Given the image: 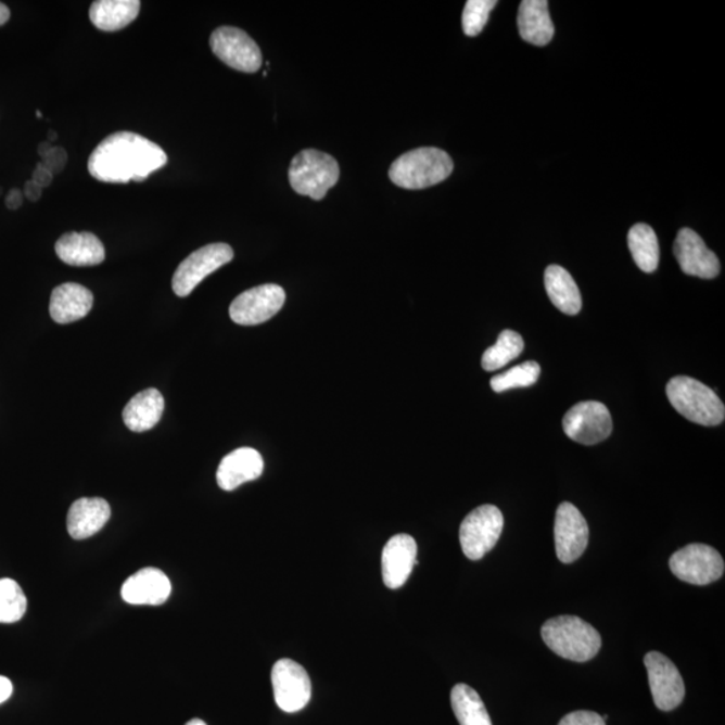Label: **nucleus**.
Returning a JSON list of instances; mask_svg holds the SVG:
<instances>
[{"instance_id": "obj_1", "label": "nucleus", "mask_w": 725, "mask_h": 725, "mask_svg": "<svg viewBox=\"0 0 725 725\" xmlns=\"http://www.w3.org/2000/svg\"><path fill=\"white\" fill-rule=\"evenodd\" d=\"M168 156L161 145L133 132H116L98 145L89 157L92 178L104 183L144 181L163 168Z\"/></svg>"}, {"instance_id": "obj_2", "label": "nucleus", "mask_w": 725, "mask_h": 725, "mask_svg": "<svg viewBox=\"0 0 725 725\" xmlns=\"http://www.w3.org/2000/svg\"><path fill=\"white\" fill-rule=\"evenodd\" d=\"M542 637L555 654L574 662L593 660L602 647L597 628L575 615L555 616L544 622Z\"/></svg>"}, {"instance_id": "obj_3", "label": "nucleus", "mask_w": 725, "mask_h": 725, "mask_svg": "<svg viewBox=\"0 0 725 725\" xmlns=\"http://www.w3.org/2000/svg\"><path fill=\"white\" fill-rule=\"evenodd\" d=\"M455 168L451 157L434 147L412 150L391 164L389 177L406 190H423L450 177Z\"/></svg>"}, {"instance_id": "obj_4", "label": "nucleus", "mask_w": 725, "mask_h": 725, "mask_svg": "<svg viewBox=\"0 0 725 725\" xmlns=\"http://www.w3.org/2000/svg\"><path fill=\"white\" fill-rule=\"evenodd\" d=\"M667 399L679 415L701 427L724 422L725 407L715 391L689 377L672 378L666 386Z\"/></svg>"}, {"instance_id": "obj_5", "label": "nucleus", "mask_w": 725, "mask_h": 725, "mask_svg": "<svg viewBox=\"0 0 725 725\" xmlns=\"http://www.w3.org/2000/svg\"><path fill=\"white\" fill-rule=\"evenodd\" d=\"M339 178L340 168L335 158L317 150L300 152L289 167L292 189L314 201H321Z\"/></svg>"}, {"instance_id": "obj_6", "label": "nucleus", "mask_w": 725, "mask_h": 725, "mask_svg": "<svg viewBox=\"0 0 725 725\" xmlns=\"http://www.w3.org/2000/svg\"><path fill=\"white\" fill-rule=\"evenodd\" d=\"M670 568L677 580L705 586L721 580L725 565L722 555L715 548L695 543L674 552Z\"/></svg>"}, {"instance_id": "obj_7", "label": "nucleus", "mask_w": 725, "mask_h": 725, "mask_svg": "<svg viewBox=\"0 0 725 725\" xmlns=\"http://www.w3.org/2000/svg\"><path fill=\"white\" fill-rule=\"evenodd\" d=\"M504 517L495 506H481L463 519L460 529V543L463 554L470 560H480L492 551L500 539Z\"/></svg>"}, {"instance_id": "obj_8", "label": "nucleus", "mask_w": 725, "mask_h": 725, "mask_svg": "<svg viewBox=\"0 0 725 725\" xmlns=\"http://www.w3.org/2000/svg\"><path fill=\"white\" fill-rule=\"evenodd\" d=\"M234 258V252L228 243H212L198 249L178 266L173 277V289L179 297L190 296L207 276L222 268Z\"/></svg>"}, {"instance_id": "obj_9", "label": "nucleus", "mask_w": 725, "mask_h": 725, "mask_svg": "<svg viewBox=\"0 0 725 725\" xmlns=\"http://www.w3.org/2000/svg\"><path fill=\"white\" fill-rule=\"evenodd\" d=\"M213 53L231 69L256 73L263 66V53L254 39L238 27H218L209 37Z\"/></svg>"}, {"instance_id": "obj_10", "label": "nucleus", "mask_w": 725, "mask_h": 725, "mask_svg": "<svg viewBox=\"0 0 725 725\" xmlns=\"http://www.w3.org/2000/svg\"><path fill=\"white\" fill-rule=\"evenodd\" d=\"M563 430L572 441L582 445H597L613 432V419L608 407L600 402L576 404L563 418Z\"/></svg>"}, {"instance_id": "obj_11", "label": "nucleus", "mask_w": 725, "mask_h": 725, "mask_svg": "<svg viewBox=\"0 0 725 725\" xmlns=\"http://www.w3.org/2000/svg\"><path fill=\"white\" fill-rule=\"evenodd\" d=\"M285 291L276 284L249 289L230 305L231 320L240 326H257L279 314L285 303Z\"/></svg>"}, {"instance_id": "obj_12", "label": "nucleus", "mask_w": 725, "mask_h": 725, "mask_svg": "<svg viewBox=\"0 0 725 725\" xmlns=\"http://www.w3.org/2000/svg\"><path fill=\"white\" fill-rule=\"evenodd\" d=\"M276 704L280 710L294 713L302 711L310 701L311 683L307 671L296 661L282 659L271 671Z\"/></svg>"}, {"instance_id": "obj_13", "label": "nucleus", "mask_w": 725, "mask_h": 725, "mask_svg": "<svg viewBox=\"0 0 725 725\" xmlns=\"http://www.w3.org/2000/svg\"><path fill=\"white\" fill-rule=\"evenodd\" d=\"M644 662L656 707L661 711H673L685 698V684L677 666L659 651H649Z\"/></svg>"}, {"instance_id": "obj_14", "label": "nucleus", "mask_w": 725, "mask_h": 725, "mask_svg": "<svg viewBox=\"0 0 725 725\" xmlns=\"http://www.w3.org/2000/svg\"><path fill=\"white\" fill-rule=\"evenodd\" d=\"M587 521L574 504H560L555 518V548L562 563H572L586 551L588 544Z\"/></svg>"}, {"instance_id": "obj_15", "label": "nucleus", "mask_w": 725, "mask_h": 725, "mask_svg": "<svg viewBox=\"0 0 725 725\" xmlns=\"http://www.w3.org/2000/svg\"><path fill=\"white\" fill-rule=\"evenodd\" d=\"M674 257L685 275L712 280L721 274L716 254L705 246L702 238L690 229L678 231L674 242Z\"/></svg>"}, {"instance_id": "obj_16", "label": "nucleus", "mask_w": 725, "mask_h": 725, "mask_svg": "<svg viewBox=\"0 0 725 725\" xmlns=\"http://www.w3.org/2000/svg\"><path fill=\"white\" fill-rule=\"evenodd\" d=\"M418 547L415 537L399 534L391 537L382 552V575L389 588H399L418 564Z\"/></svg>"}, {"instance_id": "obj_17", "label": "nucleus", "mask_w": 725, "mask_h": 725, "mask_svg": "<svg viewBox=\"0 0 725 725\" xmlns=\"http://www.w3.org/2000/svg\"><path fill=\"white\" fill-rule=\"evenodd\" d=\"M171 594V582L157 569H143L128 577L122 587V597L129 605L158 606Z\"/></svg>"}, {"instance_id": "obj_18", "label": "nucleus", "mask_w": 725, "mask_h": 725, "mask_svg": "<svg viewBox=\"0 0 725 725\" xmlns=\"http://www.w3.org/2000/svg\"><path fill=\"white\" fill-rule=\"evenodd\" d=\"M263 472V456L252 447H240L220 461L217 483L220 489L230 492L249 481L257 480Z\"/></svg>"}, {"instance_id": "obj_19", "label": "nucleus", "mask_w": 725, "mask_h": 725, "mask_svg": "<svg viewBox=\"0 0 725 725\" xmlns=\"http://www.w3.org/2000/svg\"><path fill=\"white\" fill-rule=\"evenodd\" d=\"M110 518L111 507L104 498H79L67 513V532L73 539H88L103 530Z\"/></svg>"}, {"instance_id": "obj_20", "label": "nucleus", "mask_w": 725, "mask_h": 725, "mask_svg": "<svg viewBox=\"0 0 725 725\" xmlns=\"http://www.w3.org/2000/svg\"><path fill=\"white\" fill-rule=\"evenodd\" d=\"M92 308L93 293L76 282L56 287L50 298V315L59 325L81 320Z\"/></svg>"}, {"instance_id": "obj_21", "label": "nucleus", "mask_w": 725, "mask_h": 725, "mask_svg": "<svg viewBox=\"0 0 725 725\" xmlns=\"http://www.w3.org/2000/svg\"><path fill=\"white\" fill-rule=\"evenodd\" d=\"M56 256L71 266H96L104 263L103 242L92 233L71 231L55 243Z\"/></svg>"}, {"instance_id": "obj_22", "label": "nucleus", "mask_w": 725, "mask_h": 725, "mask_svg": "<svg viewBox=\"0 0 725 725\" xmlns=\"http://www.w3.org/2000/svg\"><path fill=\"white\" fill-rule=\"evenodd\" d=\"M518 25L520 36L525 42L535 44V47H546L552 41L555 27L546 0L521 2Z\"/></svg>"}, {"instance_id": "obj_23", "label": "nucleus", "mask_w": 725, "mask_h": 725, "mask_svg": "<svg viewBox=\"0 0 725 725\" xmlns=\"http://www.w3.org/2000/svg\"><path fill=\"white\" fill-rule=\"evenodd\" d=\"M164 398L161 391L149 389L136 394L123 411L124 423L135 433L155 428L163 416Z\"/></svg>"}, {"instance_id": "obj_24", "label": "nucleus", "mask_w": 725, "mask_h": 725, "mask_svg": "<svg viewBox=\"0 0 725 725\" xmlns=\"http://www.w3.org/2000/svg\"><path fill=\"white\" fill-rule=\"evenodd\" d=\"M544 284L555 307L565 315L580 314L582 309L580 288L568 270L559 265L548 266L544 275Z\"/></svg>"}, {"instance_id": "obj_25", "label": "nucleus", "mask_w": 725, "mask_h": 725, "mask_svg": "<svg viewBox=\"0 0 725 725\" xmlns=\"http://www.w3.org/2000/svg\"><path fill=\"white\" fill-rule=\"evenodd\" d=\"M139 0H98L90 5L89 18L103 31H118L138 18Z\"/></svg>"}, {"instance_id": "obj_26", "label": "nucleus", "mask_w": 725, "mask_h": 725, "mask_svg": "<svg viewBox=\"0 0 725 725\" xmlns=\"http://www.w3.org/2000/svg\"><path fill=\"white\" fill-rule=\"evenodd\" d=\"M627 243L634 263L645 274H653L659 268V240H657L656 231L649 225L638 224L633 226L628 231Z\"/></svg>"}, {"instance_id": "obj_27", "label": "nucleus", "mask_w": 725, "mask_h": 725, "mask_svg": "<svg viewBox=\"0 0 725 725\" xmlns=\"http://www.w3.org/2000/svg\"><path fill=\"white\" fill-rule=\"evenodd\" d=\"M453 711L460 725H492L480 695L467 684H457L450 695Z\"/></svg>"}, {"instance_id": "obj_28", "label": "nucleus", "mask_w": 725, "mask_h": 725, "mask_svg": "<svg viewBox=\"0 0 725 725\" xmlns=\"http://www.w3.org/2000/svg\"><path fill=\"white\" fill-rule=\"evenodd\" d=\"M524 349V340L518 332L506 330L500 333L497 343L485 351L483 355V368L492 372L506 367L508 362L519 358Z\"/></svg>"}, {"instance_id": "obj_29", "label": "nucleus", "mask_w": 725, "mask_h": 725, "mask_svg": "<svg viewBox=\"0 0 725 725\" xmlns=\"http://www.w3.org/2000/svg\"><path fill=\"white\" fill-rule=\"evenodd\" d=\"M539 377L540 366L534 360L524 361L511 368V370L493 377L491 387L495 393H504V391L512 389L530 387L539 381Z\"/></svg>"}, {"instance_id": "obj_30", "label": "nucleus", "mask_w": 725, "mask_h": 725, "mask_svg": "<svg viewBox=\"0 0 725 725\" xmlns=\"http://www.w3.org/2000/svg\"><path fill=\"white\" fill-rule=\"evenodd\" d=\"M27 598L18 583L10 577L0 580V623H14L24 619Z\"/></svg>"}, {"instance_id": "obj_31", "label": "nucleus", "mask_w": 725, "mask_h": 725, "mask_svg": "<svg viewBox=\"0 0 725 725\" xmlns=\"http://www.w3.org/2000/svg\"><path fill=\"white\" fill-rule=\"evenodd\" d=\"M496 0H469L462 13V28L468 37L479 36L489 20Z\"/></svg>"}, {"instance_id": "obj_32", "label": "nucleus", "mask_w": 725, "mask_h": 725, "mask_svg": "<svg viewBox=\"0 0 725 725\" xmlns=\"http://www.w3.org/2000/svg\"><path fill=\"white\" fill-rule=\"evenodd\" d=\"M559 725H606L602 716L592 711H576L565 715Z\"/></svg>"}, {"instance_id": "obj_33", "label": "nucleus", "mask_w": 725, "mask_h": 725, "mask_svg": "<svg viewBox=\"0 0 725 725\" xmlns=\"http://www.w3.org/2000/svg\"><path fill=\"white\" fill-rule=\"evenodd\" d=\"M67 152L61 147H53L52 151L42 158V164L53 175L64 171L67 164Z\"/></svg>"}, {"instance_id": "obj_34", "label": "nucleus", "mask_w": 725, "mask_h": 725, "mask_svg": "<svg viewBox=\"0 0 725 725\" xmlns=\"http://www.w3.org/2000/svg\"><path fill=\"white\" fill-rule=\"evenodd\" d=\"M53 178L54 175L50 173L42 163H38L36 169H34L31 180L34 183H37L39 187L44 189V187L52 185Z\"/></svg>"}, {"instance_id": "obj_35", "label": "nucleus", "mask_w": 725, "mask_h": 725, "mask_svg": "<svg viewBox=\"0 0 725 725\" xmlns=\"http://www.w3.org/2000/svg\"><path fill=\"white\" fill-rule=\"evenodd\" d=\"M25 201V195L24 191H21L20 189H13L9 192L8 195H5V207L9 209H18L22 205H24Z\"/></svg>"}, {"instance_id": "obj_36", "label": "nucleus", "mask_w": 725, "mask_h": 725, "mask_svg": "<svg viewBox=\"0 0 725 725\" xmlns=\"http://www.w3.org/2000/svg\"><path fill=\"white\" fill-rule=\"evenodd\" d=\"M43 189L42 187H39L37 183H34V181L27 180L25 183V190H24V195L27 198L28 201L36 203L39 200H41Z\"/></svg>"}, {"instance_id": "obj_37", "label": "nucleus", "mask_w": 725, "mask_h": 725, "mask_svg": "<svg viewBox=\"0 0 725 725\" xmlns=\"http://www.w3.org/2000/svg\"><path fill=\"white\" fill-rule=\"evenodd\" d=\"M13 695V684L8 677L0 676V704L8 701Z\"/></svg>"}, {"instance_id": "obj_38", "label": "nucleus", "mask_w": 725, "mask_h": 725, "mask_svg": "<svg viewBox=\"0 0 725 725\" xmlns=\"http://www.w3.org/2000/svg\"><path fill=\"white\" fill-rule=\"evenodd\" d=\"M11 11L4 3L0 2V26L8 24L10 21Z\"/></svg>"}, {"instance_id": "obj_39", "label": "nucleus", "mask_w": 725, "mask_h": 725, "mask_svg": "<svg viewBox=\"0 0 725 725\" xmlns=\"http://www.w3.org/2000/svg\"><path fill=\"white\" fill-rule=\"evenodd\" d=\"M54 145L50 143V141H43V143L38 145V154L42 158L49 154L50 151H52Z\"/></svg>"}, {"instance_id": "obj_40", "label": "nucleus", "mask_w": 725, "mask_h": 725, "mask_svg": "<svg viewBox=\"0 0 725 725\" xmlns=\"http://www.w3.org/2000/svg\"><path fill=\"white\" fill-rule=\"evenodd\" d=\"M186 725H206V723L201 721V718H194V721H191V722L187 723Z\"/></svg>"}, {"instance_id": "obj_41", "label": "nucleus", "mask_w": 725, "mask_h": 725, "mask_svg": "<svg viewBox=\"0 0 725 725\" xmlns=\"http://www.w3.org/2000/svg\"><path fill=\"white\" fill-rule=\"evenodd\" d=\"M48 139H49L48 141H50V143H52V141H54L56 139V135H55L54 130H50V132L48 133Z\"/></svg>"}, {"instance_id": "obj_42", "label": "nucleus", "mask_w": 725, "mask_h": 725, "mask_svg": "<svg viewBox=\"0 0 725 725\" xmlns=\"http://www.w3.org/2000/svg\"><path fill=\"white\" fill-rule=\"evenodd\" d=\"M0 194H2V190H0Z\"/></svg>"}]
</instances>
